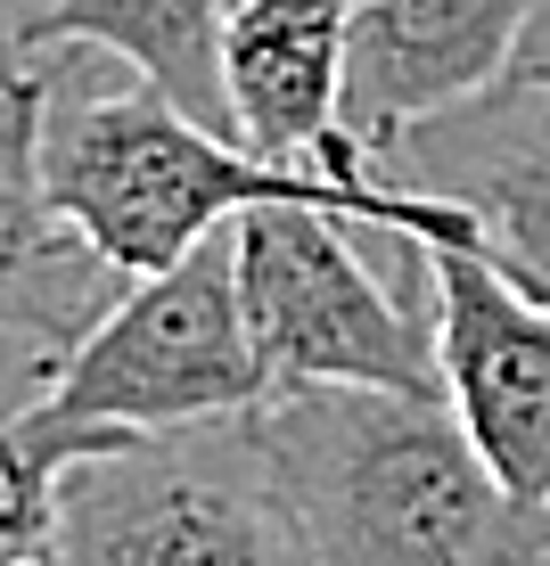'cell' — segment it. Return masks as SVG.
<instances>
[{
	"instance_id": "2",
	"label": "cell",
	"mask_w": 550,
	"mask_h": 566,
	"mask_svg": "<svg viewBox=\"0 0 550 566\" xmlns=\"http://www.w3.org/2000/svg\"><path fill=\"white\" fill-rule=\"evenodd\" d=\"M255 427L312 566H518L542 517L509 501L444 395L288 386Z\"/></svg>"
},
{
	"instance_id": "6",
	"label": "cell",
	"mask_w": 550,
	"mask_h": 566,
	"mask_svg": "<svg viewBox=\"0 0 550 566\" xmlns=\"http://www.w3.org/2000/svg\"><path fill=\"white\" fill-rule=\"evenodd\" d=\"M370 172L460 206L477 239L535 296H550V9L535 17L509 74L468 91L460 107L395 132L370 156Z\"/></svg>"
},
{
	"instance_id": "9",
	"label": "cell",
	"mask_w": 550,
	"mask_h": 566,
	"mask_svg": "<svg viewBox=\"0 0 550 566\" xmlns=\"http://www.w3.org/2000/svg\"><path fill=\"white\" fill-rule=\"evenodd\" d=\"M550 0H362L345 50V140L378 156L395 132L509 74Z\"/></svg>"
},
{
	"instance_id": "12",
	"label": "cell",
	"mask_w": 550,
	"mask_h": 566,
	"mask_svg": "<svg viewBox=\"0 0 550 566\" xmlns=\"http://www.w3.org/2000/svg\"><path fill=\"white\" fill-rule=\"evenodd\" d=\"M124 436H132V427L66 419L42 395H33L25 411L0 419V566H50L74 460L107 452V443H124Z\"/></svg>"
},
{
	"instance_id": "1",
	"label": "cell",
	"mask_w": 550,
	"mask_h": 566,
	"mask_svg": "<svg viewBox=\"0 0 550 566\" xmlns=\"http://www.w3.org/2000/svg\"><path fill=\"white\" fill-rule=\"evenodd\" d=\"M42 181L58 213L83 230L124 280L181 263L198 239L239 222L247 206L304 198L329 206L362 230H395L427 247H468L477 222L444 198H419L378 172H288L247 140L198 124L173 107L156 83H83V74L50 66V107H42Z\"/></svg>"
},
{
	"instance_id": "14",
	"label": "cell",
	"mask_w": 550,
	"mask_h": 566,
	"mask_svg": "<svg viewBox=\"0 0 550 566\" xmlns=\"http://www.w3.org/2000/svg\"><path fill=\"white\" fill-rule=\"evenodd\" d=\"M518 566H550V510L535 517V534H526V551H518Z\"/></svg>"
},
{
	"instance_id": "5",
	"label": "cell",
	"mask_w": 550,
	"mask_h": 566,
	"mask_svg": "<svg viewBox=\"0 0 550 566\" xmlns=\"http://www.w3.org/2000/svg\"><path fill=\"white\" fill-rule=\"evenodd\" d=\"M345 213L271 198L239 213V296L271 395L288 386H395L444 395L436 304H411L362 263Z\"/></svg>"
},
{
	"instance_id": "10",
	"label": "cell",
	"mask_w": 550,
	"mask_h": 566,
	"mask_svg": "<svg viewBox=\"0 0 550 566\" xmlns=\"http://www.w3.org/2000/svg\"><path fill=\"white\" fill-rule=\"evenodd\" d=\"M362 0H230V132L288 172H370L345 140V50Z\"/></svg>"
},
{
	"instance_id": "11",
	"label": "cell",
	"mask_w": 550,
	"mask_h": 566,
	"mask_svg": "<svg viewBox=\"0 0 550 566\" xmlns=\"http://www.w3.org/2000/svg\"><path fill=\"white\" fill-rule=\"evenodd\" d=\"M222 25H230V0H58L33 50H107L115 66H132L141 83L165 91L173 107L230 132Z\"/></svg>"
},
{
	"instance_id": "7",
	"label": "cell",
	"mask_w": 550,
	"mask_h": 566,
	"mask_svg": "<svg viewBox=\"0 0 550 566\" xmlns=\"http://www.w3.org/2000/svg\"><path fill=\"white\" fill-rule=\"evenodd\" d=\"M419 255L436 280V354L452 419L509 484V501L550 510V296H535L485 239H419Z\"/></svg>"
},
{
	"instance_id": "8",
	"label": "cell",
	"mask_w": 550,
	"mask_h": 566,
	"mask_svg": "<svg viewBox=\"0 0 550 566\" xmlns=\"http://www.w3.org/2000/svg\"><path fill=\"white\" fill-rule=\"evenodd\" d=\"M42 57L50 50L0 74V337L50 386V369L100 328V312L132 280L58 213L42 181V107H50Z\"/></svg>"
},
{
	"instance_id": "3",
	"label": "cell",
	"mask_w": 550,
	"mask_h": 566,
	"mask_svg": "<svg viewBox=\"0 0 550 566\" xmlns=\"http://www.w3.org/2000/svg\"><path fill=\"white\" fill-rule=\"evenodd\" d=\"M50 566H312L263 427H148L74 460Z\"/></svg>"
},
{
	"instance_id": "4",
	"label": "cell",
	"mask_w": 550,
	"mask_h": 566,
	"mask_svg": "<svg viewBox=\"0 0 550 566\" xmlns=\"http://www.w3.org/2000/svg\"><path fill=\"white\" fill-rule=\"evenodd\" d=\"M42 402L91 427H198L271 402V369L255 354L239 296V222L198 239L181 263L132 280L83 345L50 369Z\"/></svg>"
},
{
	"instance_id": "13",
	"label": "cell",
	"mask_w": 550,
	"mask_h": 566,
	"mask_svg": "<svg viewBox=\"0 0 550 566\" xmlns=\"http://www.w3.org/2000/svg\"><path fill=\"white\" fill-rule=\"evenodd\" d=\"M58 9V0H0V74L25 66L33 42H42V17Z\"/></svg>"
}]
</instances>
